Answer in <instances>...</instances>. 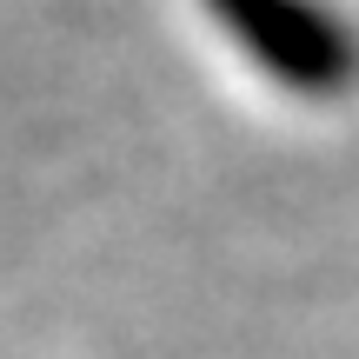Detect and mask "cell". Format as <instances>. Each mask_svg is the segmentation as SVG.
<instances>
[{
	"mask_svg": "<svg viewBox=\"0 0 359 359\" xmlns=\"http://www.w3.org/2000/svg\"><path fill=\"white\" fill-rule=\"evenodd\" d=\"M213 13L273 80L299 93H339L359 74L353 34L320 0H213Z\"/></svg>",
	"mask_w": 359,
	"mask_h": 359,
	"instance_id": "obj_1",
	"label": "cell"
}]
</instances>
